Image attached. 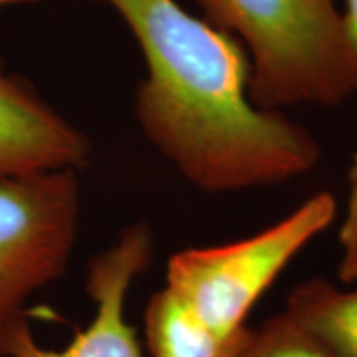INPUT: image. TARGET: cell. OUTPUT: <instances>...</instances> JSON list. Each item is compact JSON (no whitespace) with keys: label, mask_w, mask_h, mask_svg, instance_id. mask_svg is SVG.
I'll return each mask as SVG.
<instances>
[{"label":"cell","mask_w":357,"mask_h":357,"mask_svg":"<svg viewBox=\"0 0 357 357\" xmlns=\"http://www.w3.org/2000/svg\"><path fill=\"white\" fill-rule=\"evenodd\" d=\"M126 22L147 75L137 123L178 174L211 194L283 184L310 172L321 147L301 124L248 96L243 45L177 0H95Z\"/></svg>","instance_id":"6da1fadb"},{"label":"cell","mask_w":357,"mask_h":357,"mask_svg":"<svg viewBox=\"0 0 357 357\" xmlns=\"http://www.w3.org/2000/svg\"><path fill=\"white\" fill-rule=\"evenodd\" d=\"M248 53V96L266 111L357 95V56L334 0H194Z\"/></svg>","instance_id":"7a4b0ae2"},{"label":"cell","mask_w":357,"mask_h":357,"mask_svg":"<svg viewBox=\"0 0 357 357\" xmlns=\"http://www.w3.org/2000/svg\"><path fill=\"white\" fill-rule=\"evenodd\" d=\"M334 215L336 200L329 192H318L283 220L248 238L174 253L167 263L166 287L230 351L263 293L314 236L331 225Z\"/></svg>","instance_id":"3957f363"},{"label":"cell","mask_w":357,"mask_h":357,"mask_svg":"<svg viewBox=\"0 0 357 357\" xmlns=\"http://www.w3.org/2000/svg\"><path fill=\"white\" fill-rule=\"evenodd\" d=\"M79 204L71 169L0 181V357L12 333L29 321L32 296L68 268Z\"/></svg>","instance_id":"277c9868"},{"label":"cell","mask_w":357,"mask_h":357,"mask_svg":"<svg viewBox=\"0 0 357 357\" xmlns=\"http://www.w3.org/2000/svg\"><path fill=\"white\" fill-rule=\"evenodd\" d=\"M154 242L146 223L123 230L118 242L91 258L86 291L95 314L63 349H47L35 339L29 321L6 346V357H142L136 331L126 319V298L132 283L151 266Z\"/></svg>","instance_id":"5b68a950"},{"label":"cell","mask_w":357,"mask_h":357,"mask_svg":"<svg viewBox=\"0 0 357 357\" xmlns=\"http://www.w3.org/2000/svg\"><path fill=\"white\" fill-rule=\"evenodd\" d=\"M89 141L22 79L0 65V181L53 171H78Z\"/></svg>","instance_id":"8992f818"},{"label":"cell","mask_w":357,"mask_h":357,"mask_svg":"<svg viewBox=\"0 0 357 357\" xmlns=\"http://www.w3.org/2000/svg\"><path fill=\"white\" fill-rule=\"evenodd\" d=\"M284 311L336 357H357V289L311 278L291 289Z\"/></svg>","instance_id":"52a82bcc"},{"label":"cell","mask_w":357,"mask_h":357,"mask_svg":"<svg viewBox=\"0 0 357 357\" xmlns=\"http://www.w3.org/2000/svg\"><path fill=\"white\" fill-rule=\"evenodd\" d=\"M146 341L154 357H227L229 346L167 287L144 312Z\"/></svg>","instance_id":"ba28073f"},{"label":"cell","mask_w":357,"mask_h":357,"mask_svg":"<svg viewBox=\"0 0 357 357\" xmlns=\"http://www.w3.org/2000/svg\"><path fill=\"white\" fill-rule=\"evenodd\" d=\"M227 357H336L287 311L245 328Z\"/></svg>","instance_id":"9c48e42d"},{"label":"cell","mask_w":357,"mask_h":357,"mask_svg":"<svg viewBox=\"0 0 357 357\" xmlns=\"http://www.w3.org/2000/svg\"><path fill=\"white\" fill-rule=\"evenodd\" d=\"M341 260H339V280L351 284L357 281V154L347 174V207L344 220L339 230Z\"/></svg>","instance_id":"30bf717a"},{"label":"cell","mask_w":357,"mask_h":357,"mask_svg":"<svg viewBox=\"0 0 357 357\" xmlns=\"http://www.w3.org/2000/svg\"><path fill=\"white\" fill-rule=\"evenodd\" d=\"M341 15L347 42L357 56V0H346V10Z\"/></svg>","instance_id":"8fae6325"},{"label":"cell","mask_w":357,"mask_h":357,"mask_svg":"<svg viewBox=\"0 0 357 357\" xmlns=\"http://www.w3.org/2000/svg\"><path fill=\"white\" fill-rule=\"evenodd\" d=\"M38 2V0H0V10L10 6H20V3H33Z\"/></svg>","instance_id":"7c38bea8"}]
</instances>
